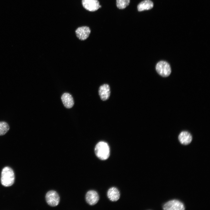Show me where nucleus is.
I'll return each instance as SVG.
<instances>
[{
    "label": "nucleus",
    "instance_id": "nucleus-2",
    "mask_svg": "<svg viewBox=\"0 0 210 210\" xmlns=\"http://www.w3.org/2000/svg\"><path fill=\"white\" fill-rule=\"evenodd\" d=\"M15 180L14 174L13 170L10 167H6L2 170L1 182L4 186L8 187L12 186Z\"/></svg>",
    "mask_w": 210,
    "mask_h": 210
},
{
    "label": "nucleus",
    "instance_id": "nucleus-4",
    "mask_svg": "<svg viewBox=\"0 0 210 210\" xmlns=\"http://www.w3.org/2000/svg\"><path fill=\"white\" fill-rule=\"evenodd\" d=\"M46 199L49 205L52 206H55L59 204L60 198L56 192L52 190L47 192L46 195Z\"/></svg>",
    "mask_w": 210,
    "mask_h": 210
},
{
    "label": "nucleus",
    "instance_id": "nucleus-12",
    "mask_svg": "<svg viewBox=\"0 0 210 210\" xmlns=\"http://www.w3.org/2000/svg\"><path fill=\"white\" fill-rule=\"evenodd\" d=\"M178 139L182 144L186 145L189 144L192 140V136L191 134L186 131H183L179 134Z\"/></svg>",
    "mask_w": 210,
    "mask_h": 210
},
{
    "label": "nucleus",
    "instance_id": "nucleus-1",
    "mask_svg": "<svg viewBox=\"0 0 210 210\" xmlns=\"http://www.w3.org/2000/svg\"><path fill=\"white\" fill-rule=\"evenodd\" d=\"M94 152L96 156L102 160L107 159L110 155L109 147L108 144L104 141H100L96 145Z\"/></svg>",
    "mask_w": 210,
    "mask_h": 210
},
{
    "label": "nucleus",
    "instance_id": "nucleus-9",
    "mask_svg": "<svg viewBox=\"0 0 210 210\" xmlns=\"http://www.w3.org/2000/svg\"><path fill=\"white\" fill-rule=\"evenodd\" d=\"M87 202L90 205H93L96 204L99 199V195L97 192L94 190L88 191L85 195Z\"/></svg>",
    "mask_w": 210,
    "mask_h": 210
},
{
    "label": "nucleus",
    "instance_id": "nucleus-11",
    "mask_svg": "<svg viewBox=\"0 0 210 210\" xmlns=\"http://www.w3.org/2000/svg\"><path fill=\"white\" fill-rule=\"evenodd\" d=\"M107 195L108 198L111 201L115 202L120 197V193L118 189L115 187L110 188L108 191Z\"/></svg>",
    "mask_w": 210,
    "mask_h": 210
},
{
    "label": "nucleus",
    "instance_id": "nucleus-14",
    "mask_svg": "<svg viewBox=\"0 0 210 210\" xmlns=\"http://www.w3.org/2000/svg\"><path fill=\"white\" fill-rule=\"evenodd\" d=\"M9 130L8 124L4 121L0 122V136L5 134Z\"/></svg>",
    "mask_w": 210,
    "mask_h": 210
},
{
    "label": "nucleus",
    "instance_id": "nucleus-7",
    "mask_svg": "<svg viewBox=\"0 0 210 210\" xmlns=\"http://www.w3.org/2000/svg\"><path fill=\"white\" fill-rule=\"evenodd\" d=\"M91 32L90 28L87 26H82L77 28L75 31L77 37L82 41L87 39Z\"/></svg>",
    "mask_w": 210,
    "mask_h": 210
},
{
    "label": "nucleus",
    "instance_id": "nucleus-5",
    "mask_svg": "<svg viewBox=\"0 0 210 210\" xmlns=\"http://www.w3.org/2000/svg\"><path fill=\"white\" fill-rule=\"evenodd\" d=\"M163 208L165 210H183L185 207L183 204L176 200L169 201L163 206Z\"/></svg>",
    "mask_w": 210,
    "mask_h": 210
},
{
    "label": "nucleus",
    "instance_id": "nucleus-8",
    "mask_svg": "<svg viewBox=\"0 0 210 210\" xmlns=\"http://www.w3.org/2000/svg\"><path fill=\"white\" fill-rule=\"evenodd\" d=\"M99 94L103 101L107 100L110 96V88L109 85L105 83L100 85L98 90Z\"/></svg>",
    "mask_w": 210,
    "mask_h": 210
},
{
    "label": "nucleus",
    "instance_id": "nucleus-13",
    "mask_svg": "<svg viewBox=\"0 0 210 210\" xmlns=\"http://www.w3.org/2000/svg\"><path fill=\"white\" fill-rule=\"evenodd\" d=\"M153 7V3L150 0H144L141 2L137 6L138 10L139 11L149 10Z\"/></svg>",
    "mask_w": 210,
    "mask_h": 210
},
{
    "label": "nucleus",
    "instance_id": "nucleus-10",
    "mask_svg": "<svg viewBox=\"0 0 210 210\" xmlns=\"http://www.w3.org/2000/svg\"><path fill=\"white\" fill-rule=\"evenodd\" d=\"M62 102L65 107L71 108L74 104V99L71 95L68 93H64L61 97Z\"/></svg>",
    "mask_w": 210,
    "mask_h": 210
},
{
    "label": "nucleus",
    "instance_id": "nucleus-6",
    "mask_svg": "<svg viewBox=\"0 0 210 210\" xmlns=\"http://www.w3.org/2000/svg\"><path fill=\"white\" fill-rule=\"evenodd\" d=\"M82 3L83 7L90 11H95L101 7L98 0H82Z\"/></svg>",
    "mask_w": 210,
    "mask_h": 210
},
{
    "label": "nucleus",
    "instance_id": "nucleus-15",
    "mask_svg": "<svg viewBox=\"0 0 210 210\" xmlns=\"http://www.w3.org/2000/svg\"><path fill=\"white\" fill-rule=\"evenodd\" d=\"M130 0H116V6L120 9L125 8L129 4Z\"/></svg>",
    "mask_w": 210,
    "mask_h": 210
},
{
    "label": "nucleus",
    "instance_id": "nucleus-3",
    "mask_svg": "<svg viewBox=\"0 0 210 210\" xmlns=\"http://www.w3.org/2000/svg\"><path fill=\"white\" fill-rule=\"evenodd\" d=\"M155 69L158 73L164 77L169 76L171 72L169 64L167 62L164 61L158 62L156 65Z\"/></svg>",
    "mask_w": 210,
    "mask_h": 210
}]
</instances>
